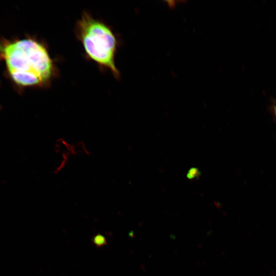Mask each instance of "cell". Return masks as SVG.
<instances>
[{
    "mask_svg": "<svg viewBox=\"0 0 276 276\" xmlns=\"http://www.w3.org/2000/svg\"><path fill=\"white\" fill-rule=\"evenodd\" d=\"M0 60L19 89L47 88L59 74L47 43L34 36L0 39Z\"/></svg>",
    "mask_w": 276,
    "mask_h": 276,
    "instance_id": "obj_1",
    "label": "cell"
},
{
    "mask_svg": "<svg viewBox=\"0 0 276 276\" xmlns=\"http://www.w3.org/2000/svg\"><path fill=\"white\" fill-rule=\"evenodd\" d=\"M75 33L87 59L96 63L101 70H109L119 79L121 74L115 64L119 42L112 28L84 11L76 21Z\"/></svg>",
    "mask_w": 276,
    "mask_h": 276,
    "instance_id": "obj_2",
    "label": "cell"
},
{
    "mask_svg": "<svg viewBox=\"0 0 276 276\" xmlns=\"http://www.w3.org/2000/svg\"><path fill=\"white\" fill-rule=\"evenodd\" d=\"M93 242L97 246H99L103 245L106 243L105 238L100 235L96 236L93 239Z\"/></svg>",
    "mask_w": 276,
    "mask_h": 276,
    "instance_id": "obj_3",
    "label": "cell"
},
{
    "mask_svg": "<svg viewBox=\"0 0 276 276\" xmlns=\"http://www.w3.org/2000/svg\"><path fill=\"white\" fill-rule=\"evenodd\" d=\"M272 112L276 118V101L273 103L272 105Z\"/></svg>",
    "mask_w": 276,
    "mask_h": 276,
    "instance_id": "obj_4",
    "label": "cell"
}]
</instances>
